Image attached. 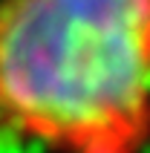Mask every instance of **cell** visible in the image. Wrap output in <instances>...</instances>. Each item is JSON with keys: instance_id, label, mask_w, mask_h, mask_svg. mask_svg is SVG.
Wrapping results in <instances>:
<instances>
[{"instance_id": "1", "label": "cell", "mask_w": 150, "mask_h": 153, "mask_svg": "<svg viewBox=\"0 0 150 153\" xmlns=\"http://www.w3.org/2000/svg\"><path fill=\"white\" fill-rule=\"evenodd\" d=\"M0 145L150 153V0H0Z\"/></svg>"}]
</instances>
